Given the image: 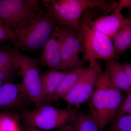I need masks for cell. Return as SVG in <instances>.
<instances>
[{
	"label": "cell",
	"instance_id": "cell-1",
	"mask_svg": "<svg viewBox=\"0 0 131 131\" xmlns=\"http://www.w3.org/2000/svg\"><path fill=\"white\" fill-rule=\"evenodd\" d=\"M42 2L55 20L57 27L67 26L76 31L86 11L99 9L108 12L113 6V3L103 0H46Z\"/></svg>",
	"mask_w": 131,
	"mask_h": 131
},
{
	"label": "cell",
	"instance_id": "cell-2",
	"mask_svg": "<svg viewBox=\"0 0 131 131\" xmlns=\"http://www.w3.org/2000/svg\"><path fill=\"white\" fill-rule=\"evenodd\" d=\"M97 10L91 9L84 13L77 31L83 49L84 61L89 63L99 59L107 61L115 57L112 39L91 25Z\"/></svg>",
	"mask_w": 131,
	"mask_h": 131
},
{
	"label": "cell",
	"instance_id": "cell-3",
	"mask_svg": "<svg viewBox=\"0 0 131 131\" xmlns=\"http://www.w3.org/2000/svg\"><path fill=\"white\" fill-rule=\"evenodd\" d=\"M57 28L53 17L46 10H41L28 26L15 34L11 41L15 50L34 51L43 48Z\"/></svg>",
	"mask_w": 131,
	"mask_h": 131
},
{
	"label": "cell",
	"instance_id": "cell-4",
	"mask_svg": "<svg viewBox=\"0 0 131 131\" xmlns=\"http://www.w3.org/2000/svg\"><path fill=\"white\" fill-rule=\"evenodd\" d=\"M42 5L38 0H0V20L16 34L36 18Z\"/></svg>",
	"mask_w": 131,
	"mask_h": 131
},
{
	"label": "cell",
	"instance_id": "cell-5",
	"mask_svg": "<svg viewBox=\"0 0 131 131\" xmlns=\"http://www.w3.org/2000/svg\"><path fill=\"white\" fill-rule=\"evenodd\" d=\"M76 109L58 108L47 105L18 114L27 126L42 130L57 129L70 123L77 115Z\"/></svg>",
	"mask_w": 131,
	"mask_h": 131
},
{
	"label": "cell",
	"instance_id": "cell-6",
	"mask_svg": "<svg viewBox=\"0 0 131 131\" xmlns=\"http://www.w3.org/2000/svg\"><path fill=\"white\" fill-rule=\"evenodd\" d=\"M9 49L14 57L17 73L22 78L21 83L29 100L37 107L42 106V83L38 58L32 57L15 49Z\"/></svg>",
	"mask_w": 131,
	"mask_h": 131
},
{
	"label": "cell",
	"instance_id": "cell-7",
	"mask_svg": "<svg viewBox=\"0 0 131 131\" xmlns=\"http://www.w3.org/2000/svg\"><path fill=\"white\" fill-rule=\"evenodd\" d=\"M89 63L73 89L62 99L68 107L75 106L77 110L83 103L88 101L95 89L102 70L96 61Z\"/></svg>",
	"mask_w": 131,
	"mask_h": 131
},
{
	"label": "cell",
	"instance_id": "cell-8",
	"mask_svg": "<svg viewBox=\"0 0 131 131\" xmlns=\"http://www.w3.org/2000/svg\"><path fill=\"white\" fill-rule=\"evenodd\" d=\"M71 28L67 26L57 28L43 46L42 54L38 58V64L49 69L62 71L61 46Z\"/></svg>",
	"mask_w": 131,
	"mask_h": 131
},
{
	"label": "cell",
	"instance_id": "cell-9",
	"mask_svg": "<svg viewBox=\"0 0 131 131\" xmlns=\"http://www.w3.org/2000/svg\"><path fill=\"white\" fill-rule=\"evenodd\" d=\"M62 71L82 68L84 52L77 32L71 28L63 39L61 49Z\"/></svg>",
	"mask_w": 131,
	"mask_h": 131
},
{
	"label": "cell",
	"instance_id": "cell-10",
	"mask_svg": "<svg viewBox=\"0 0 131 131\" xmlns=\"http://www.w3.org/2000/svg\"><path fill=\"white\" fill-rule=\"evenodd\" d=\"M108 78L105 72L102 71L98 78L95 89L89 100L90 114L102 129L103 126L107 97Z\"/></svg>",
	"mask_w": 131,
	"mask_h": 131
},
{
	"label": "cell",
	"instance_id": "cell-11",
	"mask_svg": "<svg viewBox=\"0 0 131 131\" xmlns=\"http://www.w3.org/2000/svg\"><path fill=\"white\" fill-rule=\"evenodd\" d=\"M29 101L21 83L9 82L0 88V110L17 108Z\"/></svg>",
	"mask_w": 131,
	"mask_h": 131
},
{
	"label": "cell",
	"instance_id": "cell-12",
	"mask_svg": "<svg viewBox=\"0 0 131 131\" xmlns=\"http://www.w3.org/2000/svg\"><path fill=\"white\" fill-rule=\"evenodd\" d=\"M127 19L124 18L121 12L109 15L98 16L91 20L94 28L107 35L111 39L126 24Z\"/></svg>",
	"mask_w": 131,
	"mask_h": 131
},
{
	"label": "cell",
	"instance_id": "cell-13",
	"mask_svg": "<svg viewBox=\"0 0 131 131\" xmlns=\"http://www.w3.org/2000/svg\"><path fill=\"white\" fill-rule=\"evenodd\" d=\"M108 79L112 84L126 94L131 92L130 82L124 64L113 59L107 61L105 71Z\"/></svg>",
	"mask_w": 131,
	"mask_h": 131
},
{
	"label": "cell",
	"instance_id": "cell-14",
	"mask_svg": "<svg viewBox=\"0 0 131 131\" xmlns=\"http://www.w3.org/2000/svg\"><path fill=\"white\" fill-rule=\"evenodd\" d=\"M68 71L49 69L45 73L41 74L42 106L49 105L51 103L61 80Z\"/></svg>",
	"mask_w": 131,
	"mask_h": 131
},
{
	"label": "cell",
	"instance_id": "cell-15",
	"mask_svg": "<svg viewBox=\"0 0 131 131\" xmlns=\"http://www.w3.org/2000/svg\"><path fill=\"white\" fill-rule=\"evenodd\" d=\"M126 96V94L114 86L108 79L106 101L103 120L104 127L113 119L122 106Z\"/></svg>",
	"mask_w": 131,
	"mask_h": 131
},
{
	"label": "cell",
	"instance_id": "cell-16",
	"mask_svg": "<svg viewBox=\"0 0 131 131\" xmlns=\"http://www.w3.org/2000/svg\"><path fill=\"white\" fill-rule=\"evenodd\" d=\"M85 68H79L68 71L61 80L51 102L62 99L71 90L84 72Z\"/></svg>",
	"mask_w": 131,
	"mask_h": 131
},
{
	"label": "cell",
	"instance_id": "cell-17",
	"mask_svg": "<svg viewBox=\"0 0 131 131\" xmlns=\"http://www.w3.org/2000/svg\"><path fill=\"white\" fill-rule=\"evenodd\" d=\"M115 57H119L131 47V19L117 32L112 39Z\"/></svg>",
	"mask_w": 131,
	"mask_h": 131
},
{
	"label": "cell",
	"instance_id": "cell-18",
	"mask_svg": "<svg viewBox=\"0 0 131 131\" xmlns=\"http://www.w3.org/2000/svg\"><path fill=\"white\" fill-rule=\"evenodd\" d=\"M70 124L74 131H102L98 123L90 114H77Z\"/></svg>",
	"mask_w": 131,
	"mask_h": 131
},
{
	"label": "cell",
	"instance_id": "cell-19",
	"mask_svg": "<svg viewBox=\"0 0 131 131\" xmlns=\"http://www.w3.org/2000/svg\"><path fill=\"white\" fill-rule=\"evenodd\" d=\"M0 71L13 76L18 69L9 48H0Z\"/></svg>",
	"mask_w": 131,
	"mask_h": 131
},
{
	"label": "cell",
	"instance_id": "cell-20",
	"mask_svg": "<svg viewBox=\"0 0 131 131\" xmlns=\"http://www.w3.org/2000/svg\"><path fill=\"white\" fill-rule=\"evenodd\" d=\"M18 114H8L0 121V131H21Z\"/></svg>",
	"mask_w": 131,
	"mask_h": 131
},
{
	"label": "cell",
	"instance_id": "cell-21",
	"mask_svg": "<svg viewBox=\"0 0 131 131\" xmlns=\"http://www.w3.org/2000/svg\"><path fill=\"white\" fill-rule=\"evenodd\" d=\"M110 123V131H131V115L120 117Z\"/></svg>",
	"mask_w": 131,
	"mask_h": 131
},
{
	"label": "cell",
	"instance_id": "cell-22",
	"mask_svg": "<svg viewBox=\"0 0 131 131\" xmlns=\"http://www.w3.org/2000/svg\"><path fill=\"white\" fill-rule=\"evenodd\" d=\"M129 115H131V92L126 94L125 100L113 120L120 117Z\"/></svg>",
	"mask_w": 131,
	"mask_h": 131
},
{
	"label": "cell",
	"instance_id": "cell-23",
	"mask_svg": "<svg viewBox=\"0 0 131 131\" xmlns=\"http://www.w3.org/2000/svg\"><path fill=\"white\" fill-rule=\"evenodd\" d=\"M14 35L0 20V43L7 40H12Z\"/></svg>",
	"mask_w": 131,
	"mask_h": 131
},
{
	"label": "cell",
	"instance_id": "cell-24",
	"mask_svg": "<svg viewBox=\"0 0 131 131\" xmlns=\"http://www.w3.org/2000/svg\"><path fill=\"white\" fill-rule=\"evenodd\" d=\"M126 8H131V0H121L117 3L116 8L114 10L115 13L121 12L122 9Z\"/></svg>",
	"mask_w": 131,
	"mask_h": 131
},
{
	"label": "cell",
	"instance_id": "cell-25",
	"mask_svg": "<svg viewBox=\"0 0 131 131\" xmlns=\"http://www.w3.org/2000/svg\"><path fill=\"white\" fill-rule=\"evenodd\" d=\"M13 76L5 72L0 71V88L4 84L10 82Z\"/></svg>",
	"mask_w": 131,
	"mask_h": 131
},
{
	"label": "cell",
	"instance_id": "cell-26",
	"mask_svg": "<svg viewBox=\"0 0 131 131\" xmlns=\"http://www.w3.org/2000/svg\"><path fill=\"white\" fill-rule=\"evenodd\" d=\"M55 131H74V130L71 124L69 123V124L56 129Z\"/></svg>",
	"mask_w": 131,
	"mask_h": 131
},
{
	"label": "cell",
	"instance_id": "cell-27",
	"mask_svg": "<svg viewBox=\"0 0 131 131\" xmlns=\"http://www.w3.org/2000/svg\"><path fill=\"white\" fill-rule=\"evenodd\" d=\"M124 65L131 84V64L125 62L124 64Z\"/></svg>",
	"mask_w": 131,
	"mask_h": 131
},
{
	"label": "cell",
	"instance_id": "cell-28",
	"mask_svg": "<svg viewBox=\"0 0 131 131\" xmlns=\"http://www.w3.org/2000/svg\"><path fill=\"white\" fill-rule=\"evenodd\" d=\"M23 131H43V130L34 127L27 126V127Z\"/></svg>",
	"mask_w": 131,
	"mask_h": 131
},
{
	"label": "cell",
	"instance_id": "cell-29",
	"mask_svg": "<svg viewBox=\"0 0 131 131\" xmlns=\"http://www.w3.org/2000/svg\"><path fill=\"white\" fill-rule=\"evenodd\" d=\"M8 114H9L6 113H0V121L3 118L6 117Z\"/></svg>",
	"mask_w": 131,
	"mask_h": 131
}]
</instances>
